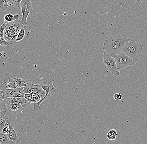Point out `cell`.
Returning <instances> with one entry per match:
<instances>
[{"instance_id": "17", "label": "cell", "mask_w": 147, "mask_h": 144, "mask_svg": "<svg viewBox=\"0 0 147 144\" xmlns=\"http://www.w3.org/2000/svg\"><path fill=\"white\" fill-rule=\"evenodd\" d=\"M20 15L18 14L12 15L11 14H7L5 15L4 16V23H11L16 20H18Z\"/></svg>"}, {"instance_id": "11", "label": "cell", "mask_w": 147, "mask_h": 144, "mask_svg": "<svg viewBox=\"0 0 147 144\" xmlns=\"http://www.w3.org/2000/svg\"><path fill=\"white\" fill-rule=\"evenodd\" d=\"M24 87L5 89L1 91L2 93L3 96L9 98L24 97Z\"/></svg>"}, {"instance_id": "22", "label": "cell", "mask_w": 147, "mask_h": 144, "mask_svg": "<svg viewBox=\"0 0 147 144\" xmlns=\"http://www.w3.org/2000/svg\"><path fill=\"white\" fill-rule=\"evenodd\" d=\"M11 44L6 41L3 37H0V46H9L11 45Z\"/></svg>"}, {"instance_id": "27", "label": "cell", "mask_w": 147, "mask_h": 144, "mask_svg": "<svg viewBox=\"0 0 147 144\" xmlns=\"http://www.w3.org/2000/svg\"><path fill=\"white\" fill-rule=\"evenodd\" d=\"M3 102V97L1 91L0 90V104Z\"/></svg>"}, {"instance_id": "13", "label": "cell", "mask_w": 147, "mask_h": 144, "mask_svg": "<svg viewBox=\"0 0 147 144\" xmlns=\"http://www.w3.org/2000/svg\"><path fill=\"white\" fill-rule=\"evenodd\" d=\"M23 26L24 25L22 22L18 19L11 22L6 23V27L5 28L18 35Z\"/></svg>"}, {"instance_id": "5", "label": "cell", "mask_w": 147, "mask_h": 144, "mask_svg": "<svg viewBox=\"0 0 147 144\" xmlns=\"http://www.w3.org/2000/svg\"><path fill=\"white\" fill-rule=\"evenodd\" d=\"M54 80L51 79L50 80H44L41 82V86L43 90L46 92L45 96L44 98L41 99L40 101L34 103V105L32 108V111L34 112H36L37 111H41L42 110L41 107V104L43 102L47 100L48 97L51 95H53L56 92H57L59 89L56 88L53 86Z\"/></svg>"}, {"instance_id": "1", "label": "cell", "mask_w": 147, "mask_h": 144, "mask_svg": "<svg viewBox=\"0 0 147 144\" xmlns=\"http://www.w3.org/2000/svg\"><path fill=\"white\" fill-rule=\"evenodd\" d=\"M32 82L9 73L0 74V90L25 87Z\"/></svg>"}, {"instance_id": "3", "label": "cell", "mask_w": 147, "mask_h": 144, "mask_svg": "<svg viewBox=\"0 0 147 144\" xmlns=\"http://www.w3.org/2000/svg\"><path fill=\"white\" fill-rule=\"evenodd\" d=\"M128 39L120 35L110 37L104 42L103 50L111 55H118L122 51Z\"/></svg>"}, {"instance_id": "12", "label": "cell", "mask_w": 147, "mask_h": 144, "mask_svg": "<svg viewBox=\"0 0 147 144\" xmlns=\"http://www.w3.org/2000/svg\"><path fill=\"white\" fill-rule=\"evenodd\" d=\"M24 94H41L44 96L46 95L45 91L43 89L40 84L34 85L32 82L24 87Z\"/></svg>"}, {"instance_id": "9", "label": "cell", "mask_w": 147, "mask_h": 144, "mask_svg": "<svg viewBox=\"0 0 147 144\" xmlns=\"http://www.w3.org/2000/svg\"><path fill=\"white\" fill-rule=\"evenodd\" d=\"M21 8L22 14V17L21 21L23 25L26 26L28 25L27 19L28 15L34 12L31 0H22Z\"/></svg>"}, {"instance_id": "24", "label": "cell", "mask_w": 147, "mask_h": 144, "mask_svg": "<svg viewBox=\"0 0 147 144\" xmlns=\"http://www.w3.org/2000/svg\"><path fill=\"white\" fill-rule=\"evenodd\" d=\"M24 98L28 101L29 102L32 103H34V102L33 100V97H32V94H25Z\"/></svg>"}, {"instance_id": "2", "label": "cell", "mask_w": 147, "mask_h": 144, "mask_svg": "<svg viewBox=\"0 0 147 144\" xmlns=\"http://www.w3.org/2000/svg\"><path fill=\"white\" fill-rule=\"evenodd\" d=\"M8 123L10 129L7 134L9 138L16 144H21V137L24 123L16 111H12L9 115Z\"/></svg>"}, {"instance_id": "18", "label": "cell", "mask_w": 147, "mask_h": 144, "mask_svg": "<svg viewBox=\"0 0 147 144\" xmlns=\"http://www.w3.org/2000/svg\"><path fill=\"white\" fill-rule=\"evenodd\" d=\"M117 135V131L115 129H112L107 132L106 137L107 139L110 140H115L116 139Z\"/></svg>"}, {"instance_id": "6", "label": "cell", "mask_w": 147, "mask_h": 144, "mask_svg": "<svg viewBox=\"0 0 147 144\" xmlns=\"http://www.w3.org/2000/svg\"><path fill=\"white\" fill-rule=\"evenodd\" d=\"M3 97V101L6 107L10 110L11 107L13 105L18 106V109H25L29 107L31 104L24 97L9 98Z\"/></svg>"}, {"instance_id": "19", "label": "cell", "mask_w": 147, "mask_h": 144, "mask_svg": "<svg viewBox=\"0 0 147 144\" xmlns=\"http://www.w3.org/2000/svg\"><path fill=\"white\" fill-rule=\"evenodd\" d=\"M24 27V26H22V27L21 28V31H20L19 33L18 34L17 38H16V40L15 44H17L19 41H22L24 38V37L25 35L26 32Z\"/></svg>"}, {"instance_id": "8", "label": "cell", "mask_w": 147, "mask_h": 144, "mask_svg": "<svg viewBox=\"0 0 147 144\" xmlns=\"http://www.w3.org/2000/svg\"><path fill=\"white\" fill-rule=\"evenodd\" d=\"M103 63L108 68L113 75L118 76L120 75V71L117 66L116 61L111 54L105 51L103 52Z\"/></svg>"}, {"instance_id": "21", "label": "cell", "mask_w": 147, "mask_h": 144, "mask_svg": "<svg viewBox=\"0 0 147 144\" xmlns=\"http://www.w3.org/2000/svg\"><path fill=\"white\" fill-rule=\"evenodd\" d=\"M22 1V0H9V3L13 7L20 8Z\"/></svg>"}, {"instance_id": "10", "label": "cell", "mask_w": 147, "mask_h": 144, "mask_svg": "<svg viewBox=\"0 0 147 144\" xmlns=\"http://www.w3.org/2000/svg\"><path fill=\"white\" fill-rule=\"evenodd\" d=\"M12 111L7 108L4 101L0 104V132H2L4 127L9 125L8 119Z\"/></svg>"}, {"instance_id": "4", "label": "cell", "mask_w": 147, "mask_h": 144, "mask_svg": "<svg viewBox=\"0 0 147 144\" xmlns=\"http://www.w3.org/2000/svg\"><path fill=\"white\" fill-rule=\"evenodd\" d=\"M142 50L143 47L141 44L133 39H129L122 51L130 58L138 60Z\"/></svg>"}, {"instance_id": "16", "label": "cell", "mask_w": 147, "mask_h": 144, "mask_svg": "<svg viewBox=\"0 0 147 144\" xmlns=\"http://www.w3.org/2000/svg\"><path fill=\"white\" fill-rule=\"evenodd\" d=\"M11 6L9 0H0V13L5 12L9 10V7Z\"/></svg>"}, {"instance_id": "26", "label": "cell", "mask_w": 147, "mask_h": 144, "mask_svg": "<svg viewBox=\"0 0 147 144\" xmlns=\"http://www.w3.org/2000/svg\"><path fill=\"white\" fill-rule=\"evenodd\" d=\"M10 131V129H9V125L8 126L5 127L3 129L2 132V133H3L5 134H8Z\"/></svg>"}, {"instance_id": "23", "label": "cell", "mask_w": 147, "mask_h": 144, "mask_svg": "<svg viewBox=\"0 0 147 144\" xmlns=\"http://www.w3.org/2000/svg\"><path fill=\"white\" fill-rule=\"evenodd\" d=\"M6 27V24L4 23L0 26V37H3L5 30Z\"/></svg>"}, {"instance_id": "15", "label": "cell", "mask_w": 147, "mask_h": 144, "mask_svg": "<svg viewBox=\"0 0 147 144\" xmlns=\"http://www.w3.org/2000/svg\"><path fill=\"white\" fill-rule=\"evenodd\" d=\"M0 144H17L11 140L7 134L0 132Z\"/></svg>"}, {"instance_id": "20", "label": "cell", "mask_w": 147, "mask_h": 144, "mask_svg": "<svg viewBox=\"0 0 147 144\" xmlns=\"http://www.w3.org/2000/svg\"><path fill=\"white\" fill-rule=\"evenodd\" d=\"M108 4H116L120 5L121 6H123V5L125 3L126 0H102Z\"/></svg>"}, {"instance_id": "7", "label": "cell", "mask_w": 147, "mask_h": 144, "mask_svg": "<svg viewBox=\"0 0 147 144\" xmlns=\"http://www.w3.org/2000/svg\"><path fill=\"white\" fill-rule=\"evenodd\" d=\"M112 56L116 61L117 66L118 69L120 70L135 65L138 60L133 59L124 54L122 51L118 55H112Z\"/></svg>"}, {"instance_id": "28", "label": "cell", "mask_w": 147, "mask_h": 144, "mask_svg": "<svg viewBox=\"0 0 147 144\" xmlns=\"http://www.w3.org/2000/svg\"><path fill=\"white\" fill-rule=\"evenodd\" d=\"M136 1L137 4L138 5H140L142 3V2L144 0H136Z\"/></svg>"}, {"instance_id": "25", "label": "cell", "mask_w": 147, "mask_h": 144, "mask_svg": "<svg viewBox=\"0 0 147 144\" xmlns=\"http://www.w3.org/2000/svg\"><path fill=\"white\" fill-rule=\"evenodd\" d=\"M114 98L116 100H120L122 98V95L120 93H116L114 95Z\"/></svg>"}, {"instance_id": "14", "label": "cell", "mask_w": 147, "mask_h": 144, "mask_svg": "<svg viewBox=\"0 0 147 144\" xmlns=\"http://www.w3.org/2000/svg\"><path fill=\"white\" fill-rule=\"evenodd\" d=\"M18 35L14 32L9 31L5 28L4 32L3 38L6 41H8L11 44H15L16 40Z\"/></svg>"}]
</instances>
